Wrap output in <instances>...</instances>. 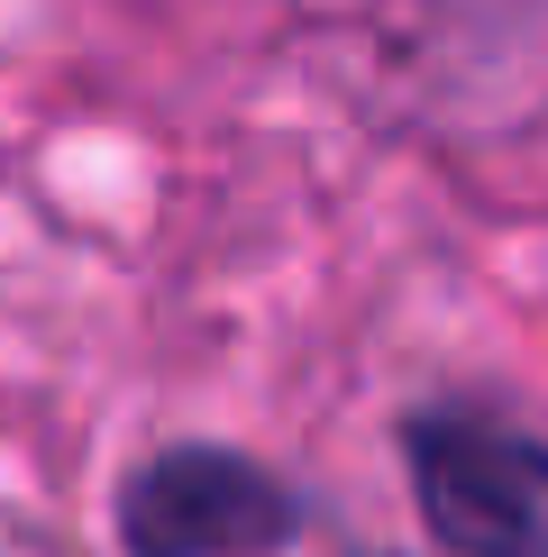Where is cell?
I'll return each mask as SVG.
<instances>
[{
	"instance_id": "obj_2",
	"label": "cell",
	"mask_w": 548,
	"mask_h": 557,
	"mask_svg": "<svg viewBox=\"0 0 548 557\" xmlns=\"http://www.w3.org/2000/svg\"><path fill=\"white\" fill-rule=\"evenodd\" d=\"M302 503L238 448H165L120 484L128 557H257L284 548Z\"/></svg>"
},
{
	"instance_id": "obj_1",
	"label": "cell",
	"mask_w": 548,
	"mask_h": 557,
	"mask_svg": "<svg viewBox=\"0 0 548 557\" xmlns=\"http://www.w3.org/2000/svg\"><path fill=\"white\" fill-rule=\"evenodd\" d=\"M402 448L411 494L457 557H548V438L485 411H429Z\"/></svg>"
}]
</instances>
